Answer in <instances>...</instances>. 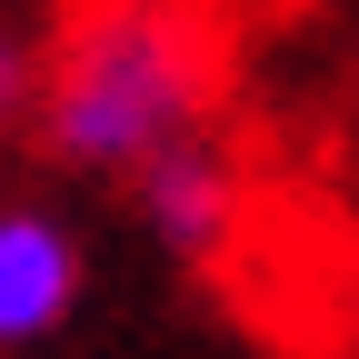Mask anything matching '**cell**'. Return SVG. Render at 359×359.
<instances>
[{"label":"cell","instance_id":"cell-1","mask_svg":"<svg viewBox=\"0 0 359 359\" xmlns=\"http://www.w3.org/2000/svg\"><path fill=\"white\" fill-rule=\"evenodd\" d=\"M219 50L190 0H70L40 40L30 140L70 180H130L180 140H210Z\"/></svg>","mask_w":359,"mask_h":359},{"label":"cell","instance_id":"cell-4","mask_svg":"<svg viewBox=\"0 0 359 359\" xmlns=\"http://www.w3.org/2000/svg\"><path fill=\"white\" fill-rule=\"evenodd\" d=\"M30 100H40V40L0 11V150L30 140Z\"/></svg>","mask_w":359,"mask_h":359},{"label":"cell","instance_id":"cell-2","mask_svg":"<svg viewBox=\"0 0 359 359\" xmlns=\"http://www.w3.org/2000/svg\"><path fill=\"white\" fill-rule=\"evenodd\" d=\"M120 190H130L140 240H150L160 259H180V269H210L219 250L240 240V219H250V180H240V160L219 150V140H180V150H160L150 170H130Z\"/></svg>","mask_w":359,"mask_h":359},{"label":"cell","instance_id":"cell-3","mask_svg":"<svg viewBox=\"0 0 359 359\" xmlns=\"http://www.w3.org/2000/svg\"><path fill=\"white\" fill-rule=\"evenodd\" d=\"M80 290H90V250L70 230V210L30 200V190H0V359L60 339Z\"/></svg>","mask_w":359,"mask_h":359}]
</instances>
